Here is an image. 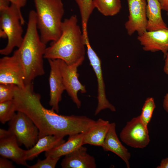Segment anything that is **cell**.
Segmentation results:
<instances>
[{"mask_svg": "<svg viewBox=\"0 0 168 168\" xmlns=\"http://www.w3.org/2000/svg\"><path fill=\"white\" fill-rule=\"evenodd\" d=\"M110 124L108 120L99 119L85 133L83 145L89 144L102 147Z\"/></svg>", "mask_w": 168, "mask_h": 168, "instance_id": "obj_18", "label": "cell"}, {"mask_svg": "<svg viewBox=\"0 0 168 168\" xmlns=\"http://www.w3.org/2000/svg\"><path fill=\"white\" fill-rule=\"evenodd\" d=\"M161 6L162 10L168 12V0H158Z\"/></svg>", "mask_w": 168, "mask_h": 168, "instance_id": "obj_32", "label": "cell"}, {"mask_svg": "<svg viewBox=\"0 0 168 168\" xmlns=\"http://www.w3.org/2000/svg\"><path fill=\"white\" fill-rule=\"evenodd\" d=\"M63 168H95L94 157L87 153V148L82 146L65 156L61 163Z\"/></svg>", "mask_w": 168, "mask_h": 168, "instance_id": "obj_15", "label": "cell"}, {"mask_svg": "<svg viewBox=\"0 0 168 168\" xmlns=\"http://www.w3.org/2000/svg\"><path fill=\"white\" fill-rule=\"evenodd\" d=\"M41 96L34 91L32 82L23 88L16 86L13 99L16 110L29 117L39 130V138L47 135L65 136L86 132L94 121L85 116L64 115L45 108Z\"/></svg>", "mask_w": 168, "mask_h": 168, "instance_id": "obj_1", "label": "cell"}, {"mask_svg": "<svg viewBox=\"0 0 168 168\" xmlns=\"http://www.w3.org/2000/svg\"><path fill=\"white\" fill-rule=\"evenodd\" d=\"M62 76L65 90L78 108H80L81 103L79 99L77 93L86 92L85 86L79 81L77 73V67L70 66L60 59H57Z\"/></svg>", "mask_w": 168, "mask_h": 168, "instance_id": "obj_11", "label": "cell"}, {"mask_svg": "<svg viewBox=\"0 0 168 168\" xmlns=\"http://www.w3.org/2000/svg\"><path fill=\"white\" fill-rule=\"evenodd\" d=\"M86 44L87 56L96 75L98 83V104L95 115H97L102 110L107 109L115 112L116 111L115 107L109 102L106 98L100 59L91 47L89 41L87 42Z\"/></svg>", "mask_w": 168, "mask_h": 168, "instance_id": "obj_10", "label": "cell"}, {"mask_svg": "<svg viewBox=\"0 0 168 168\" xmlns=\"http://www.w3.org/2000/svg\"><path fill=\"white\" fill-rule=\"evenodd\" d=\"M8 130L16 137L19 146L23 145L29 149L36 143L39 130L31 119L21 111L16 113L9 121Z\"/></svg>", "mask_w": 168, "mask_h": 168, "instance_id": "obj_6", "label": "cell"}, {"mask_svg": "<svg viewBox=\"0 0 168 168\" xmlns=\"http://www.w3.org/2000/svg\"><path fill=\"white\" fill-rule=\"evenodd\" d=\"M77 5L81 15L82 29L85 38H88L87 25L91 15L95 8L93 0H74Z\"/></svg>", "mask_w": 168, "mask_h": 168, "instance_id": "obj_22", "label": "cell"}, {"mask_svg": "<svg viewBox=\"0 0 168 168\" xmlns=\"http://www.w3.org/2000/svg\"><path fill=\"white\" fill-rule=\"evenodd\" d=\"M8 0H0V12L7 8L10 6Z\"/></svg>", "mask_w": 168, "mask_h": 168, "instance_id": "obj_30", "label": "cell"}, {"mask_svg": "<svg viewBox=\"0 0 168 168\" xmlns=\"http://www.w3.org/2000/svg\"><path fill=\"white\" fill-rule=\"evenodd\" d=\"M119 137L125 144L134 148H143L150 142L147 127L143 124L139 115L127 122Z\"/></svg>", "mask_w": 168, "mask_h": 168, "instance_id": "obj_8", "label": "cell"}, {"mask_svg": "<svg viewBox=\"0 0 168 168\" xmlns=\"http://www.w3.org/2000/svg\"><path fill=\"white\" fill-rule=\"evenodd\" d=\"M155 107L154 98L152 97L147 98L143 105L141 114L139 115L142 122L147 127L152 119Z\"/></svg>", "mask_w": 168, "mask_h": 168, "instance_id": "obj_24", "label": "cell"}, {"mask_svg": "<svg viewBox=\"0 0 168 168\" xmlns=\"http://www.w3.org/2000/svg\"><path fill=\"white\" fill-rule=\"evenodd\" d=\"M65 136L57 135H47L39 139L31 148L26 150L25 159L32 160L40 153L57 147L65 142Z\"/></svg>", "mask_w": 168, "mask_h": 168, "instance_id": "obj_17", "label": "cell"}, {"mask_svg": "<svg viewBox=\"0 0 168 168\" xmlns=\"http://www.w3.org/2000/svg\"><path fill=\"white\" fill-rule=\"evenodd\" d=\"M129 11L128 19L125 28L130 36L137 32L138 35L146 31L147 19L146 0H127Z\"/></svg>", "mask_w": 168, "mask_h": 168, "instance_id": "obj_9", "label": "cell"}, {"mask_svg": "<svg viewBox=\"0 0 168 168\" xmlns=\"http://www.w3.org/2000/svg\"><path fill=\"white\" fill-rule=\"evenodd\" d=\"M46 48L38 33L35 11L32 10L29 13L26 32L18 49L24 70L26 85L44 74L43 58Z\"/></svg>", "mask_w": 168, "mask_h": 168, "instance_id": "obj_3", "label": "cell"}, {"mask_svg": "<svg viewBox=\"0 0 168 168\" xmlns=\"http://www.w3.org/2000/svg\"><path fill=\"white\" fill-rule=\"evenodd\" d=\"M16 111L13 99L0 103V121L2 124L10 121Z\"/></svg>", "mask_w": 168, "mask_h": 168, "instance_id": "obj_23", "label": "cell"}, {"mask_svg": "<svg viewBox=\"0 0 168 168\" xmlns=\"http://www.w3.org/2000/svg\"><path fill=\"white\" fill-rule=\"evenodd\" d=\"M147 30L168 29L161 15L162 8L158 0H146Z\"/></svg>", "mask_w": 168, "mask_h": 168, "instance_id": "obj_19", "label": "cell"}, {"mask_svg": "<svg viewBox=\"0 0 168 168\" xmlns=\"http://www.w3.org/2000/svg\"><path fill=\"white\" fill-rule=\"evenodd\" d=\"M86 47V40L77 16L73 15L63 21L60 36L46 47L44 58L60 59L68 65L78 67L85 59Z\"/></svg>", "mask_w": 168, "mask_h": 168, "instance_id": "obj_2", "label": "cell"}, {"mask_svg": "<svg viewBox=\"0 0 168 168\" xmlns=\"http://www.w3.org/2000/svg\"><path fill=\"white\" fill-rule=\"evenodd\" d=\"M102 147L104 151H110L117 155L125 162L127 168L130 167L131 154L119 140L116 132L115 123L110 124Z\"/></svg>", "mask_w": 168, "mask_h": 168, "instance_id": "obj_16", "label": "cell"}, {"mask_svg": "<svg viewBox=\"0 0 168 168\" xmlns=\"http://www.w3.org/2000/svg\"><path fill=\"white\" fill-rule=\"evenodd\" d=\"M59 158L47 156L43 160L38 159L35 164L31 166H28V167L29 168H54Z\"/></svg>", "mask_w": 168, "mask_h": 168, "instance_id": "obj_26", "label": "cell"}, {"mask_svg": "<svg viewBox=\"0 0 168 168\" xmlns=\"http://www.w3.org/2000/svg\"><path fill=\"white\" fill-rule=\"evenodd\" d=\"M165 62L164 67V72L168 75V52L165 57ZM163 108L168 113V92L164 97L163 103Z\"/></svg>", "mask_w": 168, "mask_h": 168, "instance_id": "obj_27", "label": "cell"}, {"mask_svg": "<svg viewBox=\"0 0 168 168\" xmlns=\"http://www.w3.org/2000/svg\"><path fill=\"white\" fill-rule=\"evenodd\" d=\"M157 168H168V157L162 159Z\"/></svg>", "mask_w": 168, "mask_h": 168, "instance_id": "obj_31", "label": "cell"}, {"mask_svg": "<svg viewBox=\"0 0 168 168\" xmlns=\"http://www.w3.org/2000/svg\"><path fill=\"white\" fill-rule=\"evenodd\" d=\"M166 14L168 16V12H167Z\"/></svg>", "mask_w": 168, "mask_h": 168, "instance_id": "obj_33", "label": "cell"}, {"mask_svg": "<svg viewBox=\"0 0 168 168\" xmlns=\"http://www.w3.org/2000/svg\"><path fill=\"white\" fill-rule=\"evenodd\" d=\"M16 86L13 84L0 83V103L13 99Z\"/></svg>", "mask_w": 168, "mask_h": 168, "instance_id": "obj_25", "label": "cell"}, {"mask_svg": "<svg viewBox=\"0 0 168 168\" xmlns=\"http://www.w3.org/2000/svg\"><path fill=\"white\" fill-rule=\"evenodd\" d=\"M50 70L49 77L50 87L49 104L56 112L59 111V104L65 88L57 59H48Z\"/></svg>", "mask_w": 168, "mask_h": 168, "instance_id": "obj_14", "label": "cell"}, {"mask_svg": "<svg viewBox=\"0 0 168 168\" xmlns=\"http://www.w3.org/2000/svg\"><path fill=\"white\" fill-rule=\"evenodd\" d=\"M0 12V30L4 32L7 38V44L0 50V54L7 56L15 47L20 46L23 39L22 25L25 21L21 11L13 4Z\"/></svg>", "mask_w": 168, "mask_h": 168, "instance_id": "obj_5", "label": "cell"}, {"mask_svg": "<svg viewBox=\"0 0 168 168\" xmlns=\"http://www.w3.org/2000/svg\"><path fill=\"white\" fill-rule=\"evenodd\" d=\"M25 73L18 50L11 56H5L0 59V83L11 84L23 88Z\"/></svg>", "mask_w": 168, "mask_h": 168, "instance_id": "obj_7", "label": "cell"}, {"mask_svg": "<svg viewBox=\"0 0 168 168\" xmlns=\"http://www.w3.org/2000/svg\"><path fill=\"white\" fill-rule=\"evenodd\" d=\"M11 4L15 5L21 11V8L24 7L26 3L27 0H8Z\"/></svg>", "mask_w": 168, "mask_h": 168, "instance_id": "obj_29", "label": "cell"}, {"mask_svg": "<svg viewBox=\"0 0 168 168\" xmlns=\"http://www.w3.org/2000/svg\"><path fill=\"white\" fill-rule=\"evenodd\" d=\"M137 39L144 51H161L164 58L168 52V29L147 31L138 35Z\"/></svg>", "mask_w": 168, "mask_h": 168, "instance_id": "obj_13", "label": "cell"}, {"mask_svg": "<svg viewBox=\"0 0 168 168\" xmlns=\"http://www.w3.org/2000/svg\"><path fill=\"white\" fill-rule=\"evenodd\" d=\"M95 8L103 15L113 16L120 11L121 7L120 0H93Z\"/></svg>", "mask_w": 168, "mask_h": 168, "instance_id": "obj_21", "label": "cell"}, {"mask_svg": "<svg viewBox=\"0 0 168 168\" xmlns=\"http://www.w3.org/2000/svg\"><path fill=\"white\" fill-rule=\"evenodd\" d=\"M15 166L7 158L2 156L0 158V168H14Z\"/></svg>", "mask_w": 168, "mask_h": 168, "instance_id": "obj_28", "label": "cell"}, {"mask_svg": "<svg viewBox=\"0 0 168 168\" xmlns=\"http://www.w3.org/2000/svg\"><path fill=\"white\" fill-rule=\"evenodd\" d=\"M86 133L69 135L66 142L57 147L45 152V157L49 156L53 158H60L73 152L83 145V139Z\"/></svg>", "mask_w": 168, "mask_h": 168, "instance_id": "obj_20", "label": "cell"}, {"mask_svg": "<svg viewBox=\"0 0 168 168\" xmlns=\"http://www.w3.org/2000/svg\"><path fill=\"white\" fill-rule=\"evenodd\" d=\"M37 27L41 41L46 44L56 40L62 32L64 13L62 0H34Z\"/></svg>", "mask_w": 168, "mask_h": 168, "instance_id": "obj_4", "label": "cell"}, {"mask_svg": "<svg viewBox=\"0 0 168 168\" xmlns=\"http://www.w3.org/2000/svg\"><path fill=\"white\" fill-rule=\"evenodd\" d=\"M15 136L8 130L0 129V155L18 165L28 167L25 159L26 150L21 148Z\"/></svg>", "mask_w": 168, "mask_h": 168, "instance_id": "obj_12", "label": "cell"}, {"mask_svg": "<svg viewBox=\"0 0 168 168\" xmlns=\"http://www.w3.org/2000/svg\"></svg>", "mask_w": 168, "mask_h": 168, "instance_id": "obj_34", "label": "cell"}]
</instances>
